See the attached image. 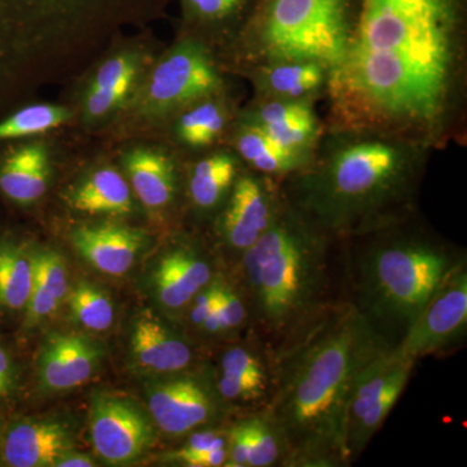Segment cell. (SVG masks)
<instances>
[{"label":"cell","instance_id":"obj_31","mask_svg":"<svg viewBox=\"0 0 467 467\" xmlns=\"http://www.w3.org/2000/svg\"><path fill=\"white\" fill-rule=\"evenodd\" d=\"M70 119L69 110L54 104H34L0 121V140L47 133Z\"/></svg>","mask_w":467,"mask_h":467},{"label":"cell","instance_id":"obj_37","mask_svg":"<svg viewBox=\"0 0 467 467\" xmlns=\"http://www.w3.org/2000/svg\"><path fill=\"white\" fill-rule=\"evenodd\" d=\"M60 306L61 303L57 297L48 294L41 285L33 284L32 294L26 306L27 326L39 324L46 318L51 317Z\"/></svg>","mask_w":467,"mask_h":467},{"label":"cell","instance_id":"obj_33","mask_svg":"<svg viewBox=\"0 0 467 467\" xmlns=\"http://www.w3.org/2000/svg\"><path fill=\"white\" fill-rule=\"evenodd\" d=\"M216 309L226 334L239 333L251 326V313L247 300L238 284L220 275V288Z\"/></svg>","mask_w":467,"mask_h":467},{"label":"cell","instance_id":"obj_4","mask_svg":"<svg viewBox=\"0 0 467 467\" xmlns=\"http://www.w3.org/2000/svg\"><path fill=\"white\" fill-rule=\"evenodd\" d=\"M343 296L387 348L395 349L465 252L411 225V217L340 242Z\"/></svg>","mask_w":467,"mask_h":467},{"label":"cell","instance_id":"obj_5","mask_svg":"<svg viewBox=\"0 0 467 467\" xmlns=\"http://www.w3.org/2000/svg\"><path fill=\"white\" fill-rule=\"evenodd\" d=\"M337 242L285 198L272 225L235 264L251 335L267 350L343 296L333 284Z\"/></svg>","mask_w":467,"mask_h":467},{"label":"cell","instance_id":"obj_18","mask_svg":"<svg viewBox=\"0 0 467 467\" xmlns=\"http://www.w3.org/2000/svg\"><path fill=\"white\" fill-rule=\"evenodd\" d=\"M130 346L135 364L153 376L181 373L195 362L192 344L152 310L135 318Z\"/></svg>","mask_w":467,"mask_h":467},{"label":"cell","instance_id":"obj_12","mask_svg":"<svg viewBox=\"0 0 467 467\" xmlns=\"http://www.w3.org/2000/svg\"><path fill=\"white\" fill-rule=\"evenodd\" d=\"M284 202L279 181L256 171L239 173L217 223L218 236L235 264L269 229Z\"/></svg>","mask_w":467,"mask_h":467},{"label":"cell","instance_id":"obj_35","mask_svg":"<svg viewBox=\"0 0 467 467\" xmlns=\"http://www.w3.org/2000/svg\"><path fill=\"white\" fill-rule=\"evenodd\" d=\"M254 0H182L184 14L202 24H223L250 14Z\"/></svg>","mask_w":467,"mask_h":467},{"label":"cell","instance_id":"obj_21","mask_svg":"<svg viewBox=\"0 0 467 467\" xmlns=\"http://www.w3.org/2000/svg\"><path fill=\"white\" fill-rule=\"evenodd\" d=\"M260 100H313L327 85L328 69L313 61H282L254 67Z\"/></svg>","mask_w":467,"mask_h":467},{"label":"cell","instance_id":"obj_32","mask_svg":"<svg viewBox=\"0 0 467 467\" xmlns=\"http://www.w3.org/2000/svg\"><path fill=\"white\" fill-rule=\"evenodd\" d=\"M72 317L91 331H107L115 319V308L109 295L88 282H79L67 294Z\"/></svg>","mask_w":467,"mask_h":467},{"label":"cell","instance_id":"obj_7","mask_svg":"<svg viewBox=\"0 0 467 467\" xmlns=\"http://www.w3.org/2000/svg\"><path fill=\"white\" fill-rule=\"evenodd\" d=\"M121 0H0V58L45 50L116 14Z\"/></svg>","mask_w":467,"mask_h":467},{"label":"cell","instance_id":"obj_13","mask_svg":"<svg viewBox=\"0 0 467 467\" xmlns=\"http://www.w3.org/2000/svg\"><path fill=\"white\" fill-rule=\"evenodd\" d=\"M152 418L133 399L99 395L90 408V434L99 459L113 466L130 465L156 441Z\"/></svg>","mask_w":467,"mask_h":467},{"label":"cell","instance_id":"obj_43","mask_svg":"<svg viewBox=\"0 0 467 467\" xmlns=\"http://www.w3.org/2000/svg\"><path fill=\"white\" fill-rule=\"evenodd\" d=\"M2 429H0V448H2Z\"/></svg>","mask_w":467,"mask_h":467},{"label":"cell","instance_id":"obj_26","mask_svg":"<svg viewBox=\"0 0 467 467\" xmlns=\"http://www.w3.org/2000/svg\"><path fill=\"white\" fill-rule=\"evenodd\" d=\"M239 175L238 161L220 152L199 160L189 174L190 201L201 212H211L226 202Z\"/></svg>","mask_w":467,"mask_h":467},{"label":"cell","instance_id":"obj_24","mask_svg":"<svg viewBox=\"0 0 467 467\" xmlns=\"http://www.w3.org/2000/svg\"><path fill=\"white\" fill-rule=\"evenodd\" d=\"M45 144L32 143L12 152L0 167V190L18 204L39 201L50 182V160Z\"/></svg>","mask_w":467,"mask_h":467},{"label":"cell","instance_id":"obj_19","mask_svg":"<svg viewBox=\"0 0 467 467\" xmlns=\"http://www.w3.org/2000/svg\"><path fill=\"white\" fill-rule=\"evenodd\" d=\"M75 451L72 430L57 420H23L2 441V456L11 467H55Z\"/></svg>","mask_w":467,"mask_h":467},{"label":"cell","instance_id":"obj_36","mask_svg":"<svg viewBox=\"0 0 467 467\" xmlns=\"http://www.w3.org/2000/svg\"><path fill=\"white\" fill-rule=\"evenodd\" d=\"M226 429H218L216 426L202 427L189 434V439L181 450L171 451L168 460L175 462L178 459L192 454L204 453V451L223 450L226 448Z\"/></svg>","mask_w":467,"mask_h":467},{"label":"cell","instance_id":"obj_20","mask_svg":"<svg viewBox=\"0 0 467 467\" xmlns=\"http://www.w3.org/2000/svg\"><path fill=\"white\" fill-rule=\"evenodd\" d=\"M78 254L104 275L119 276L134 266L146 247V234L134 227L101 223L81 226L72 234Z\"/></svg>","mask_w":467,"mask_h":467},{"label":"cell","instance_id":"obj_8","mask_svg":"<svg viewBox=\"0 0 467 467\" xmlns=\"http://www.w3.org/2000/svg\"><path fill=\"white\" fill-rule=\"evenodd\" d=\"M417 362L392 350L362 368L350 391L346 442L350 463L364 453L407 389Z\"/></svg>","mask_w":467,"mask_h":467},{"label":"cell","instance_id":"obj_25","mask_svg":"<svg viewBox=\"0 0 467 467\" xmlns=\"http://www.w3.org/2000/svg\"><path fill=\"white\" fill-rule=\"evenodd\" d=\"M67 202L75 211L90 216H126L134 208L130 184L112 168L94 171L70 192Z\"/></svg>","mask_w":467,"mask_h":467},{"label":"cell","instance_id":"obj_2","mask_svg":"<svg viewBox=\"0 0 467 467\" xmlns=\"http://www.w3.org/2000/svg\"><path fill=\"white\" fill-rule=\"evenodd\" d=\"M386 344L346 297L269 353L272 393L264 410L278 427L287 456L284 467H347L346 429L356 377Z\"/></svg>","mask_w":467,"mask_h":467},{"label":"cell","instance_id":"obj_39","mask_svg":"<svg viewBox=\"0 0 467 467\" xmlns=\"http://www.w3.org/2000/svg\"><path fill=\"white\" fill-rule=\"evenodd\" d=\"M227 467H248V442L242 417L226 429Z\"/></svg>","mask_w":467,"mask_h":467},{"label":"cell","instance_id":"obj_6","mask_svg":"<svg viewBox=\"0 0 467 467\" xmlns=\"http://www.w3.org/2000/svg\"><path fill=\"white\" fill-rule=\"evenodd\" d=\"M358 0H254L242 30L252 67L313 61L328 72L342 58Z\"/></svg>","mask_w":467,"mask_h":467},{"label":"cell","instance_id":"obj_28","mask_svg":"<svg viewBox=\"0 0 467 467\" xmlns=\"http://www.w3.org/2000/svg\"><path fill=\"white\" fill-rule=\"evenodd\" d=\"M33 284L32 256L14 243H0V306L26 309Z\"/></svg>","mask_w":467,"mask_h":467},{"label":"cell","instance_id":"obj_9","mask_svg":"<svg viewBox=\"0 0 467 467\" xmlns=\"http://www.w3.org/2000/svg\"><path fill=\"white\" fill-rule=\"evenodd\" d=\"M150 416L160 431L169 436L192 434L216 426L230 410L217 391L214 376L192 368L162 376L147 387Z\"/></svg>","mask_w":467,"mask_h":467},{"label":"cell","instance_id":"obj_10","mask_svg":"<svg viewBox=\"0 0 467 467\" xmlns=\"http://www.w3.org/2000/svg\"><path fill=\"white\" fill-rule=\"evenodd\" d=\"M223 78L213 58L198 42L187 39L155 67L144 88L143 110L167 115L213 97Z\"/></svg>","mask_w":467,"mask_h":467},{"label":"cell","instance_id":"obj_40","mask_svg":"<svg viewBox=\"0 0 467 467\" xmlns=\"http://www.w3.org/2000/svg\"><path fill=\"white\" fill-rule=\"evenodd\" d=\"M16 368L5 347L0 346V399L7 398L16 387Z\"/></svg>","mask_w":467,"mask_h":467},{"label":"cell","instance_id":"obj_3","mask_svg":"<svg viewBox=\"0 0 467 467\" xmlns=\"http://www.w3.org/2000/svg\"><path fill=\"white\" fill-rule=\"evenodd\" d=\"M330 138L309 167L284 180L285 201L339 242L413 216L427 150L374 135Z\"/></svg>","mask_w":467,"mask_h":467},{"label":"cell","instance_id":"obj_15","mask_svg":"<svg viewBox=\"0 0 467 467\" xmlns=\"http://www.w3.org/2000/svg\"><path fill=\"white\" fill-rule=\"evenodd\" d=\"M243 119L259 126L275 142L312 162L325 126L313 100H257Z\"/></svg>","mask_w":467,"mask_h":467},{"label":"cell","instance_id":"obj_27","mask_svg":"<svg viewBox=\"0 0 467 467\" xmlns=\"http://www.w3.org/2000/svg\"><path fill=\"white\" fill-rule=\"evenodd\" d=\"M137 73V61L128 55L107 60L98 69L86 94L85 109L88 116L99 119L121 106L133 88Z\"/></svg>","mask_w":467,"mask_h":467},{"label":"cell","instance_id":"obj_22","mask_svg":"<svg viewBox=\"0 0 467 467\" xmlns=\"http://www.w3.org/2000/svg\"><path fill=\"white\" fill-rule=\"evenodd\" d=\"M124 168L130 187L140 202L150 211H161L173 202L177 178L173 161L153 150H133L126 153Z\"/></svg>","mask_w":467,"mask_h":467},{"label":"cell","instance_id":"obj_11","mask_svg":"<svg viewBox=\"0 0 467 467\" xmlns=\"http://www.w3.org/2000/svg\"><path fill=\"white\" fill-rule=\"evenodd\" d=\"M467 333V263L445 278L401 343L393 349L417 362L441 356L462 344Z\"/></svg>","mask_w":467,"mask_h":467},{"label":"cell","instance_id":"obj_38","mask_svg":"<svg viewBox=\"0 0 467 467\" xmlns=\"http://www.w3.org/2000/svg\"><path fill=\"white\" fill-rule=\"evenodd\" d=\"M220 275H218L217 278L211 285H207L204 290L199 292L193 297L190 306H187V318H189L190 325L196 328V330L201 328L202 322L205 321V318L211 315L212 310L216 306L218 288H220Z\"/></svg>","mask_w":467,"mask_h":467},{"label":"cell","instance_id":"obj_34","mask_svg":"<svg viewBox=\"0 0 467 467\" xmlns=\"http://www.w3.org/2000/svg\"><path fill=\"white\" fill-rule=\"evenodd\" d=\"M34 265V284L41 285L60 303L69 294V278L66 260L60 254L52 250L36 251L32 254Z\"/></svg>","mask_w":467,"mask_h":467},{"label":"cell","instance_id":"obj_1","mask_svg":"<svg viewBox=\"0 0 467 467\" xmlns=\"http://www.w3.org/2000/svg\"><path fill=\"white\" fill-rule=\"evenodd\" d=\"M467 0H358L325 94L328 133L441 147L462 119Z\"/></svg>","mask_w":467,"mask_h":467},{"label":"cell","instance_id":"obj_16","mask_svg":"<svg viewBox=\"0 0 467 467\" xmlns=\"http://www.w3.org/2000/svg\"><path fill=\"white\" fill-rule=\"evenodd\" d=\"M101 346L84 334L55 333L38 356V379L47 391H69L88 382L103 359Z\"/></svg>","mask_w":467,"mask_h":467},{"label":"cell","instance_id":"obj_42","mask_svg":"<svg viewBox=\"0 0 467 467\" xmlns=\"http://www.w3.org/2000/svg\"><path fill=\"white\" fill-rule=\"evenodd\" d=\"M95 465L97 462L88 454L77 453L72 451L61 457L55 467H94Z\"/></svg>","mask_w":467,"mask_h":467},{"label":"cell","instance_id":"obj_17","mask_svg":"<svg viewBox=\"0 0 467 467\" xmlns=\"http://www.w3.org/2000/svg\"><path fill=\"white\" fill-rule=\"evenodd\" d=\"M217 275L202 251L192 244H180L159 260L152 275L153 291L169 312H186L193 297Z\"/></svg>","mask_w":467,"mask_h":467},{"label":"cell","instance_id":"obj_41","mask_svg":"<svg viewBox=\"0 0 467 467\" xmlns=\"http://www.w3.org/2000/svg\"><path fill=\"white\" fill-rule=\"evenodd\" d=\"M227 461V450L204 451V453L192 454V456L181 457L175 461L180 465L187 467H220L225 466Z\"/></svg>","mask_w":467,"mask_h":467},{"label":"cell","instance_id":"obj_14","mask_svg":"<svg viewBox=\"0 0 467 467\" xmlns=\"http://www.w3.org/2000/svg\"><path fill=\"white\" fill-rule=\"evenodd\" d=\"M214 382L230 409L234 405L251 411L265 408L272 393V371L264 344L254 335L250 342L232 344L220 356Z\"/></svg>","mask_w":467,"mask_h":467},{"label":"cell","instance_id":"obj_29","mask_svg":"<svg viewBox=\"0 0 467 467\" xmlns=\"http://www.w3.org/2000/svg\"><path fill=\"white\" fill-rule=\"evenodd\" d=\"M248 442V467L281 466L287 444L278 427L264 409L242 416Z\"/></svg>","mask_w":467,"mask_h":467},{"label":"cell","instance_id":"obj_23","mask_svg":"<svg viewBox=\"0 0 467 467\" xmlns=\"http://www.w3.org/2000/svg\"><path fill=\"white\" fill-rule=\"evenodd\" d=\"M234 147L252 171L276 181H284L310 165L306 159L275 142L259 126L245 119L238 126Z\"/></svg>","mask_w":467,"mask_h":467},{"label":"cell","instance_id":"obj_30","mask_svg":"<svg viewBox=\"0 0 467 467\" xmlns=\"http://www.w3.org/2000/svg\"><path fill=\"white\" fill-rule=\"evenodd\" d=\"M226 124V107L221 101L208 98L184 110L178 119L177 134L187 146L201 149L216 142Z\"/></svg>","mask_w":467,"mask_h":467}]
</instances>
